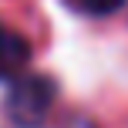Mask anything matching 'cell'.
<instances>
[{
	"instance_id": "6da1fadb",
	"label": "cell",
	"mask_w": 128,
	"mask_h": 128,
	"mask_svg": "<svg viewBox=\"0 0 128 128\" xmlns=\"http://www.w3.org/2000/svg\"><path fill=\"white\" fill-rule=\"evenodd\" d=\"M54 94H58V88H54L51 78L17 74L10 81V91H7V118L20 128H37L51 111Z\"/></svg>"
},
{
	"instance_id": "3957f363",
	"label": "cell",
	"mask_w": 128,
	"mask_h": 128,
	"mask_svg": "<svg viewBox=\"0 0 128 128\" xmlns=\"http://www.w3.org/2000/svg\"><path fill=\"white\" fill-rule=\"evenodd\" d=\"M78 14H88V17H104V14H115L125 0H68Z\"/></svg>"
},
{
	"instance_id": "7a4b0ae2",
	"label": "cell",
	"mask_w": 128,
	"mask_h": 128,
	"mask_svg": "<svg viewBox=\"0 0 128 128\" xmlns=\"http://www.w3.org/2000/svg\"><path fill=\"white\" fill-rule=\"evenodd\" d=\"M27 61H30V44H27V37H20L14 27L0 24V81L4 78H17L24 74Z\"/></svg>"
}]
</instances>
